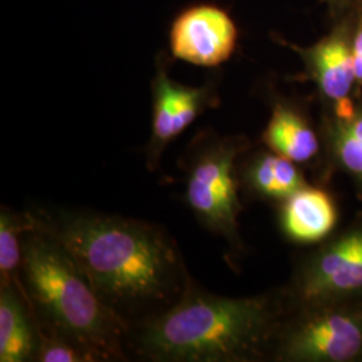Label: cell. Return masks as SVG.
<instances>
[{"label":"cell","instance_id":"7c38bea8","mask_svg":"<svg viewBox=\"0 0 362 362\" xmlns=\"http://www.w3.org/2000/svg\"><path fill=\"white\" fill-rule=\"evenodd\" d=\"M278 207L281 231L293 243L320 245L336 233L338 206L333 194L318 184H308Z\"/></svg>","mask_w":362,"mask_h":362},{"label":"cell","instance_id":"5b68a950","mask_svg":"<svg viewBox=\"0 0 362 362\" xmlns=\"http://www.w3.org/2000/svg\"><path fill=\"white\" fill-rule=\"evenodd\" d=\"M274 362H362V296L334 298L291 311Z\"/></svg>","mask_w":362,"mask_h":362},{"label":"cell","instance_id":"8992f818","mask_svg":"<svg viewBox=\"0 0 362 362\" xmlns=\"http://www.w3.org/2000/svg\"><path fill=\"white\" fill-rule=\"evenodd\" d=\"M281 288L290 313L326 299L362 296V212L299 259Z\"/></svg>","mask_w":362,"mask_h":362},{"label":"cell","instance_id":"5bb4252c","mask_svg":"<svg viewBox=\"0 0 362 362\" xmlns=\"http://www.w3.org/2000/svg\"><path fill=\"white\" fill-rule=\"evenodd\" d=\"M38 332L34 315L19 290L0 287V361H35Z\"/></svg>","mask_w":362,"mask_h":362},{"label":"cell","instance_id":"ac0fdd59","mask_svg":"<svg viewBox=\"0 0 362 362\" xmlns=\"http://www.w3.org/2000/svg\"><path fill=\"white\" fill-rule=\"evenodd\" d=\"M329 8L332 19H337L345 15L357 13L362 0H321Z\"/></svg>","mask_w":362,"mask_h":362},{"label":"cell","instance_id":"2e32d148","mask_svg":"<svg viewBox=\"0 0 362 362\" xmlns=\"http://www.w3.org/2000/svg\"><path fill=\"white\" fill-rule=\"evenodd\" d=\"M37 326V325H35ZM38 332V348L35 361L39 362H94L90 356L71 341L43 332Z\"/></svg>","mask_w":362,"mask_h":362},{"label":"cell","instance_id":"277c9868","mask_svg":"<svg viewBox=\"0 0 362 362\" xmlns=\"http://www.w3.org/2000/svg\"><path fill=\"white\" fill-rule=\"evenodd\" d=\"M251 148L246 136L203 133L192 141L182 163L187 206L203 227L226 240L233 255L245 250L238 221L242 212L238 163Z\"/></svg>","mask_w":362,"mask_h":362},{"label":"cell","instance_id":"9c48e42d","mask_svg":"<svg viewBox=\"0 0 362 362\" xmlns=\"http://www.w3.org/2000/svg\"><path fill=\"white\" fill-rule=\"evenodd\" d=\"M354 21L356 13L333 19L330 31L309 47L276 38L302 59L303 73L298 79L310 81L315 85L322 107H332L356 97L351 54Z\"/></svg>","mask_w":362,"mask_h":362},{"label":"cell","instance_id":"30bf717a","mask_svg":"<svg viewBox=\"0 0 362 362\" xmlns=\"http://www.w3.org/2000/svg\"><path fill=\"white\" fill-rule=\"evenodd\" d=\"M260 141L299 167H308L317 173L321 168L324 151L320 125H314L308 107L297 100L272 97V115Z\"/></svg>","mask_w":362,"mask_h":362},{"label":"cell","instance_id":"4fadbf2b","mask_svg":"<svg viewBox=\"0 0 362 362\" xmlns=\"http://www.w3.org/2000/svg\"><path fill=\"white\" fill-rule=\"evenodd\" d=\"M238 172L240 189L248 197L276 206L309 184L302 167L269 148H251L240 157Z\"/></svg>","mask_w":362,"mask_h":362},{"label":"cell","instance_id":"3957f363","mask_svg":"<svg viewBox=\"0 0 362 362\" xmlns=\"http://www.w3.org/2000/svg\"><path fill=\"white\" fill-rule=\"evenodd\" d=\"M19 281L38 329L71 341L94 362L129 360V326L98 296L65 247L34 221L23 235Z\"/></svg>","mask_w":362,"mask_h":362},{"label":"cell","instance_id":"8fae6325","mask_svg":"<svg viewBox=\"0 0 362 362\" xmlns=\"http://www.w3.org/2000/svg\"><path fill=\"white\" fill-rule=\"evenodd\" d=\"M320 132L324 153L318 179L326 184L332 175L341 173L362 199V95L350 116L337 117L322 110Z\"/></svg>","mask_w":362,"mask_h":362},{"label":"cell","instance_id":"6da1fadb","mask_svg":"<svg viewBox=\"0 0 362 362\" xmlns=\"http://www.w3.org/2000/svg\"><path fill=\"white\" fill-rule=\"evenodd\" d=\"M30 214L34 227L65 247L130 332L168 310L194 281L175 239L153 223L90 211Z\"/></svg>","mask_w":362,"mask_h":362},{"label":"cell","instance_id":"7a4b0ae2","mask_svg":"<svg viewBox=\"0 0 362 362\" xmlns=\"http://www.w3.org/2000/svg\"><path fill=\"white\" fill-rule=\"evenodd\" d=\"M288 314L281 287L228 298L192 281L168 310L132 329L128 353L153 362L272 361Z\"/></svg>","mask_w":362,"mask_h":362},{"label":"cell","instance_id":"9a60e30c","mask_svg":"<svg viewBox=\"0 0 362 362\" xmlns=\"http://www.w3.org/2000/svg\"><path fill=\"white\" fill-rule=\"evenodd\" d=\"M33 228L30 211L13 212L1 208L0 214V287L19 288L23 235Z\"/></svg>","mask_w":362,"mask_h":362},{"label":"cell","instance_id":"e0dca14e","mask_svg":"<svg viewBox=\"0 0 362 362\" xmlns=\"http://www.w3.org/2000/svg\"><path fill=\"white\" fill-rule=\"evenodd\" d=\"M351 54H353V70L356 78V97L362 95V3L356 13V21L353 27L351 39Z\"/></svg>","mask_w":362,"mask_h":362},{"label":"cell","instance_id":"ba28073f","mask_svg":"<svg viewBox=\"0 0 362 362\" xmlns=\"http://www.w3.org/2000/svg\"><path fill=\"white\" fill-rule=\"evenodd\" d=\"M239 30L231 13L214 3H196L175 16L169 50L175 59L199 67H219L238 47Z\"/></svg>","mask_w":362,"mask_h":362},{"label":"cell","instance_id":"52a82bcc","mask_svg":"<svg viewBox=\"0 0 362 362\" xmlns=\"http://www.w3.org/2000/svg\"><path fill=\"white\" fill-rule=\"evenodd\" d=\"M152 127L145 148L146 167L156 170L163 153L176 137L188 129L207 109L219 105L216 86L207 82L203 86H187L169 76L168 59L158 55L152 81Z\"/></svg>","mask_w":362,"mask_h":362}]
</instances>
